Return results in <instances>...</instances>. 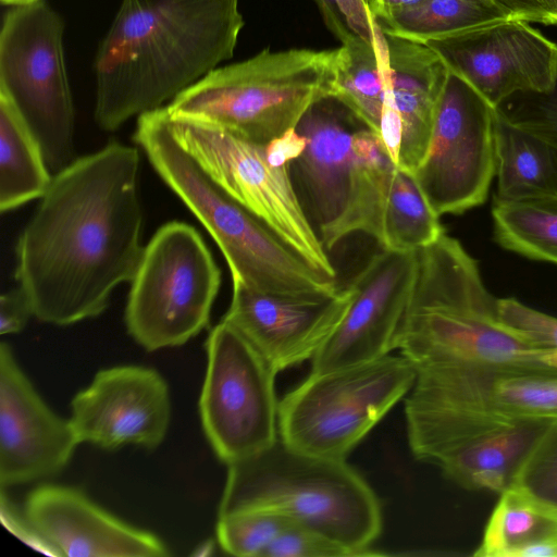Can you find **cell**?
I'll use <instances>...</instances> for the list:
<instances>
[{
  "label": "cell",
  "mask_w": 557,
  "mask_h": 557,
  "mask_svg": "<svg viewBox=\"0 0 557 557\" xmlns=\"http://www.w3.org/2000/svg\"><path fill=\"white\" fill-rule=\"evenodd\" d=\"M139 151L110 141L55 173L18 237L15 277L33 314L70 325L99 315L139 265Z\"/></svg>",
  "instance_id": "obj_1"
},
{
  "label": "cell",
  "mask_w": 557,
  "mask_h": 557,
  "mask_svg": "<svg viewBox=\"0 0 557 557\" xmlns=\"http://www.w3.org/2000/svg\"><path fill=\"white\" fill-rule=\"evenodd\" d=\"M243 26L239 0H122L94 62L99 127L172 101L233 57Z\"/></svg>",
  "instance_id": "obj_2"
},
{
  "label": "cell",
  "mask_w": 557,
  "mask_h": 557,
  "mask_svg": "<svg viewBox=\"0 0 557 557\" xmlns=\"http://www.w3.org/2000/svg\"><path fill=\"white\" fill-rule=\"evenodd\" d=\"M417 271L395 349L418 370L457 366L552 368L539 348L502 323L478 262L441 235L416 251Z\"/></svg>",
  "instance_id": "obj_3"
},
{
  "label": "cell",
  "mask_w": 557,
  "mask_h": 557,
  "mask_svg": "<svg viewBox=\"0 0 557 557\" xmlns=\"http://www.w3.org/2000/svg\"><path fill=\"white\" fill-rule=\"evenodd\" d=\"M134 140L212 236L232 280L263 293L295 297L331 296L339 289L336 280L317 271L201 169L174 137L166 107L138 116Z\"/></svg>",
  "instance_id": "obj_4"
},
{
  "label": "cell",
  "mask_w": 557,
  "mask_h": 557,
  "mask_svg": "<svg viewBox=\"0 0 557 557\" xmlns=\"http://www.w3.org/2000/svg\"><path fill=\"white\" fill-rule=\"evenodd\" d=\"M218 517L271 510L320 532L358 556L382 532L380 502L345 459L296 449L278 437L270 447L227 465Z\"/></svg>",
  "instance_id": "obj_5"
},
{
  "label": "cell",
  "mask_w": 557,
  "mask_h": 557,
  "mask_svg": "<svg viewBox=\"0 0 557 557\" xmlns=\"http://www.w3.org/2000/svg\"><path fill=\"white\" fill-rule=\"evenodd\" d=\"M295 128L306 146L289 169L302 187L308 218L325 249L355 233L381 244L397 165L379 134L333 95L312 103Z\"/></svg>",
  "instance_id": "obj_6"
},
{
  "label": "cell",
  "mask_w": 557,
  "mask_h": 557,
  "mask_svg": "<svg viewBox=\"0 0 557 557\" xmlns=\"http://www.w3.org/2000/svg\"><path fill=\"white\" fill-rule=\"evenodd\" d=\"M335 49L271 51L216 67L166 106L172 115L199 120L259 145L295 128L330 95Z\"/></svg>",
  "instance_id": "obj_7"
},
{
  "label": "cell",
  "mask_w": 557,
  "mask_h": 557,
  "mask_svg": "<svg viewBox=\"0 0 557 557\" xmlns=\"http://www.w3.org/2000/svg\"><path fill=\"white\" fill-rule=\"evenodd\" d=\"M416 367L404 356L309 373L278 405V434L308 454L346 459L411 391Z\"/></svg>",
  "instance_id": "obj_8"
},
{
  "label": "cell",
  "mask_w": 557,
  "mask_h": 557,
  "mask_svg": "<svg viewBox=\"0 0 557 557\" xmlns=\"http://www.w3.org/2000/svg\"><path fill=\"white\" fill-rule=\"evenodd\" d=\"M64 23L45 0L14 5L0 32V96L20 114L54 175L75 158Z\"/></svg>",
  "instance_id": "obj_9"
},
{
  "label": "cell",
  "mask_w": 557,
  "mask_h": 557,
  "mask_svg": "<svg viewBox=\"0 0 557 557\" xmlns=\"http://www.w3.org/2000/svg\"><path fill=\"white\" fill-rule=\"evenodd\" d=\"M129 283L126 327L151 351L181 346L208 325L221 271L197 230L172 221L144 247Z\"/></svg>",
  "instance_id": "obj_10"
},
{
  "label": "cell",
  "mask_w": 557,
  "mask_h": 557,
  "mask_svg": "<svg viewBox=\"0 0 557 557\" xmlns=\"http://www.w3.org/2000/svg\"><path fill=\"white\" fill-rule=\"evenodd\" d=\"M168 116L176 140L222 189L317 271L336 280V270L293 184L289 165L270 163L264 145L219 126L169 111Z\"/></svg>",
  "instance_id": "obj_11"
},
{
  "label": "cell",
  "mask_w": 557,
  "mask_h": 557,
  "mask_svg": "<svg viewBox=\"0 0 557 557\" xmlns=\"http://www.w3.org/2000/svg\"><path fill=\"white\" fill-rule=\"evenodd\" d=\"M206 350L201 422L216 456L230 465L278 438L277 372L224 319L210 331Z\"/></svg>",
  "instance_id": "obj_12"
},
{
  "label": "cell",
  "mask_w": 557,
  "mask_h": 557,
  "mask_svg": "<svg viewBox=\"0 0 557 557\" xmlns=\"http://www.w3.org/2000/svg\"><path fill=\"white\" fill-rule=\"evenodd\" d=\"M496 108L449 72L426 152L412 173L436 214L482 205L496 173Z\"/></svg>",
  "instance_id": "obj_13"
},
{
  "label": "cell",
  "mask_w": 557,
  "mask_h": 557,
  "mask_svg": "<svg viewBox=\"0 0 557 557\" xmlns=\"http://www.w3.org/2000/svg\"><path fill=\"white\" fill-rule=\"evenodd\" d=\"M424 44L494 108L517 92L549 90L557 75V44L513 17Z\"/></svg>",
  "instance_id": "obj_14"
},
{
  "label": "cell",
  "mask_w": 557,
  "mask_h": 557,
  "mask_svg": "<svg viewBox=\"0 0 557 557\" xmlns=\"http://www.w3.org/2000/svg\"><path fill=\"white\" fill-rule=\"evenodd\" d=\"M417 271L413 252L382 249L350 281L349 306L311 360V373L368 362L395 350Z\"/></svg>",
  "instance_id": "obj_15"
},
{
  "label": "cell",
  "mask_w": 557,
  "mask_h": 557,
  "mask_svg": "<svg viewBox=\"0 0 557 557\" xmlns=\"http://www.w3.org/2000/svg\"><path fill=\"white\" fill-rule=\"evenodd\" d=\"M70 422L81 443L103 448L133 444L154 448L165 437L171 404L153 369L120 366L99 371L71 403Z\"/></svg>",
  "instance_id": "obj_16"
},
{
  "label": "cell",
  "mask_w": 557,
  "mask_h": 557,
  "mask_svg": "<svg viewBox=\"0 0 557 557\" xmlns=\"http://www.w3.org/2000/svg\"><path fill=\"white\" fill-rule=\"evenodd\" d=\"M349 302L347 286L331 296L295 297L263 293L233 280L232 301L223 319L278 373L312 360Z\"/></svg>",
  "instance_id": "obj_17"
},
{
  "label": "cell",
  "mask_w": 557,
  "mask_h": 557,
  "mask_svg": "<svg viewBox=\"0 0 557 557\" xmlns=\"http://www.w3.org/2000/svg\"><path fill=\"white\" fill-rule=\"evenodd\" d=\"M79 444L69 420L57 416L0 346V483L32 482L60 472Z\"/></svg>",
  "instance_id": "obj_18"
},
{
  "label": "cell",
  "mask_w": 557,
  "mask_h": 557,
  "mask_svg": "<svg viewBox=\"0 0 557 557\" xmlns=\"http://www.w3.org/2000/svg\"><path fill=\"white\" fill-rule=\"evenodd\" d=\"M25 513L57 549L71 557H161L166 546L95 504L82 491L45 484L27 497Z\"/></svg>",
  "instance_id": "obj_19"
},
{
  "label": "cell",
  "mask_w": 557,
  "mask_h": 557,
  "mask_svg": "<svg viewBox=\"0 0 557 557\" xmlns=\"http://www.w3.org/2000/svg\"><path fill=\"white\" fill-rule=\"evenodd\" d=\"M383 36L393 111L389 156L398 168L413 173L426 152L437 101L449 71L424 42L385 32Z\"/></svg>",
  "instance_id": "obj_20"
},
{
  "label": "cell",
  "mask_w": 557,
  "mask_h": 557,
  "mask_svg": "<svg viewBox=\"0 0 557 557\" xmlns=\"http://www.w3.org/2000/svg\"><path fill=\"white\" fill-rule=\"evenodd\" d=\"M550 422L527 419L482 433L443 450L431 463L462 488L499 494Z\"/></svg>",
  "instance_id": "obj_21"
},
{
  "label": "cell",
  "mask_w": 557,
  "mask_h": 557,
  "mask_svg": "<svg viewBox=\"0 0 557 557\" xmlns=\"http://www.w3.org/2000/svg\"><path fill=\"white\" fill-rule=\"evenodd\" d=\"M376 23V22H375ZM344 102L387 148L393 134L391 75L383 32L335 49L331 94Z\"/></svg>",
  "instance_id": "obj_22"
},
{
  "label": "cell",
  "mask_w": 557,
  "mask_h": 557,
  "mask_svg": "<svg viewBox=\"0 0 557 557\" xmlns=\"http://www.w3.org/2000/svg\"><path fill=\"white\" fill-rule=\"evenodd\" d=\"M476 557H557V507L510 484L484 528Z\"/></svg>",
  "instance_id": "obj_23"
},
{
  "label": "cell",
  "mask_w": 557,
  "mask_h": 557,
  "mask_svg": "<svg viewBox=\"0 0 557 557\" xmlns=\"http://www.w3.org/2000/svg\"><path fill=\"white\" fill-rule=\"evenodd\" d=\"M496 201L557 196V147L496 110Z\"/></svg>",
  "instance_id": "obj_24"
},
{
  "label": "cell",
  "mask_w": 557,
  "mask_h": 557,
  "mask_svg": "<svg viewBox=\"0 0 557 557\" xmlns=\"http://www.w3.org/2000/svg\"><path fill=\"white\" fill-rule=\"evenodd\" d=\"M40 146L13 106L0 96V210L40 199L52 181Z\"/></svg>",
  "instance_id": "obj_25"
},
{
  "label": "cell",
  "mask_w": 557,
  "mask_h": 557,
  "mask_svg": "<svg viewBox=\"0 0 557 557\" xmlns=\"http://www.w3.org/2000/svg\"><path fill=\"white\" fill-rule=\"evenodd\" d=\"M511 17L494 0H422L374 21L385 33L425 42Z\"/></svg>",
  "instance_id": "obj_26"
},
{
  "label": "cell",
  "mask_w": 557,
  "mask_h": 557,
  "mask_svg": "<svg viewBox=\"0 0 557 557\" xmlns=\"http://www.w3.org/2000/svg\"><path fill=\"white\" fill-rule=\"evenodd\" d=\"M492 215L502 247L557 264V196L494 200Z\"/></svg>",
  "instance_id": "obj_27"
},
{
  "label": "cell",
  "mask_w": 557,
  "mask_h": 557,
  "mask_svg": "<svg viewBox=\"0 0 557 557\" xmlns=\"http://www.w3.org/2000/svg\"><path fill=\"white\" fill-rule=\"evenodd\" d=\"M445 233L413 174L396 166L382 223V249L413 252Z\"/></svg>",
  "instance_id": "obj_28"
},
{
  "label": "cell",
  "mask_w": 557,
  "mask_h": 557,
  "mask_svg": "<svg viewBox=\"0 0 557 557\" xmlns=\"http://www.w3.org/2000/svg\"><path fill=\"white\" fill-rule=\"evenodd\" d=\"M294 522L271 510L242 511L218 518L216 537L227 554L262 557L268 546Z\"/></svg>",
  "instance_id": "obj_29"
},
{
  "label": "cell",
  "mask_w": 557,
  "mask_h": 557,
  "mask_svg": "<svg viewBox=\"0 0 557 557\" xmlns=\"http://www.w3.org/2000/svg\"><path fill=\"white\" fill-rule=\"evenodd\" d=\"M511 484L557 507V421H552L536 440Z\"/></svg>",
  "instance_id": "obj_30"
},
{
  "label": "cell",
  "mask_w": 557,
  "mask_h": 557,
  "mask_svg": "<svg viewBox=\"0 0 557 557\" xmlns=\"http://www.w3.org/2000/svg\"><path fill=\"white\" fill-rule=\"evenodd\" d=\"M496 110L510 123L557 147V75L549 90L513 94Z\"/></svg>",
  "instance_id": "obj_31"
},
{
  "label": "cell",
  "mask_w": 557,
  "mask_h": 557,
  "mask_svg": "<svg viewBox=\"0 0 557 557\" xmlns=\"http://www.w3.org/2000/svg\"><path fill=\"white\" fill-rule=\"evenodd\" d=\"M504 325L534 346L557 355V318L525 306L515 298L497 301Z\"/></svg>",
  "instance_id": "obj_32"
},
{
  "label": "cell",
  "mask_w": 557,
  "mask_h": 557,
  "mask_svg": "<svg viewBox=\"0 0 557 557\" xmlns=\"http://www.w3.org/2000/svg\"><path fill=\"white\" fill-rule=\"evenodd\" d=\"M354 550L329 536L294 522L264 550L262 557H352Z\"/></svg>",
  "instance_id": "obj_33"
},
{
  "label": "cell",
  "mask_w": 557,
  "mask_h": 557,
  "mask_svg": "<svg viewBox=\"0 0 557 557\" xmlns=\"http://www.w3.org/2000/svg\"><path fill=\"white\" fill-rule=\"evenodd\" d=\"M0 516L2 523L15 536L34 549L50 556H59L57 549L36 529L26 513L22 515L15 505L5 496L3 490L0 498Z\"/></svg>",
  "instance_id": "obj_34"
},
{
  "label": "cell",
  "mask_w": 557,
  "mask_h": 557,
  "mask_svg": "<svg viewBox=\"0 0 557 557\" xmlns=\"http://www.w3.org/2000/svg\"><path fill=\"white\" fill-rule=\"evenodd\" d=\"M33 314L30 304L17 287L11 292L4 293L0 298V333L15 334L21 332Z\"/></svg>",
  "instance_id": "obj_35"
},
{
  "label": "cell",
  "mask_w": 557,
  "mask_h": 557,
  "mask_svg": "<svg viewBox=\"0 0 557 557\" xmlns=\"http://www.w3.org/2000/svg\"><path fill=\"white\" fill-rule=\"evenodd\" d=\"M513 18L528 23L557 25V0H494Z\"/></svg>",
  "instance_id": "obj_36"
},
{
  "label": "cell",
  "mask_w": 557,
  "mask_h": 557,
  "mask_svg": "<svg viewBox=\"0 0 557 557\" xmlns=\"http://www.w3.org/2000/svg\"><path fill=\"white\" fill-rule=\"evenodd\" d=\"M305 146V137L293 128L265 145L267 158L276 166L290 165L300 156Z\"/></svg>",
  "instance_id": "obj_37"
},
{
  "label": "cell",
  "mask_w": 557,
  "mask_h": 557,
  "mask_svg": "<svg viewBox=\"0 0 557 557\" xmlns=\"http://www.w3.org/2000/svg\"><path fill=\"white\" fill-rule=\"evenodd\" d=\"M421 1L422 0H368L367 2L375 18L389 12L414 5Z\"/></svg>",
  "instance_id": "obj_38"
},
{
  "label": "cell",
  "mask_w": 557,
  "mask_h": 557,
  "mask_svg": "<svg viewBox=\"0 0 557 557\" xmlns=\"http://www.w3.org/2000/svg\"><path fill=\"white\" fill-rule=\"evenodd\" d=\"M35 1H38V0H1V3L9 5V7H14V5L32 3Z\"/></svg>",
  "instance_id": "obj_39"
}]
</instances>
